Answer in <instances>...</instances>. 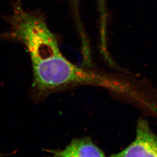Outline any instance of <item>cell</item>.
Segmentation results:
<instances>
[{"instance_id": "cell-1", "label": "cell", "mask_w": 157, "mask_h": 157, "mask_svg": "<svg viewBox=\"0 0 157 157\" xmlns=\"http://www.w3.org/2000/svg\"><path fill=\"white\" fill-rule=\"evenodd\" d=\"M109 157H157V135L152 131L147 121L139 119L135 140L122 151Z\"/></svg>"}, {"instance_id": "cell-2", "label": "cell", "mask_w": 157, "mask_h": 157, "mask_svg": "<svg viewBox=\"0 0 157 157\" xmlns=\"http://www.w3.org/2000/svg\"><path fill=\"white\" fill-rule=\"evenodd\" d=\"M46 151L52 157H105L103 151L89 137L73 139L62 150Z\"/></svg>"}]
</instances>
